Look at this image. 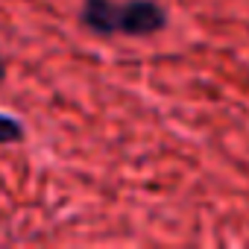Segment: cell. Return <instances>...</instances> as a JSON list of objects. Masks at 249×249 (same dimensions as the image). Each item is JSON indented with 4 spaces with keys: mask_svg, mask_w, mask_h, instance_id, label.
<instances>
[{
    "mask_svg": "<svg viewBox=\"0 0 249 249\" xmlns=\"http://www.w3.org/2000/svg\"><path fill=\"white\" fill-rule=\"evenodd\" d=\"M0 76H3V65H0Z\"/></svg>",
    "mask_w": 249,
    "mask_h": 249,
    "instance_id": "3957f363",
    "label": "cell"
},
{
    "mask_svg": "<svg viewBox=\"0 0 249 249\" xmlns=\"http://www.w3.org/2000/svg\"><path fill=\"white\" fill-rule=\"evenodd\" d=\"M18 138H21V126H18L12 117H3V114H0V144L18 141Z\"/></svg>",
    "mask_w": 249,
    "mask_h": 249,
    "instance_id": "7a4b0ae2",
    "label": "cell"
},
{
    "mask_svg": "<svg viewBox=\"0 0 249 249\" xmlns=\"http://www.w3.org/2000/svg\"><path fill=\"white\" fill-rule=\"evenodd\" d=\"M82 18L97 33H129V36H150L164 24V12L153 0H129V3L85 0Z\"/></svg>",
    "mask_w": 249,
    "mask_h": 249,
    "instance_id": "6da1fadb",
    "label": "cell"
}]
</instances>
